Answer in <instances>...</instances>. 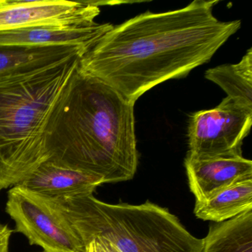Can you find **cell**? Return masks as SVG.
<instances>
[{
    "instance_id": "obj_3",
    "label": "cell",
    "mask_w": 252,
    "mask_h": 252,
    "mask_svg": "<svg viewBox=\"0 0 252 252\" xmlns=\"http://www.w3.org/2000/svg\"><path fill=\"white\" fill-rule=\"evenodd\" d=\"M81 57L0 79V191L48 160L47 123Z\"/></svg>"
},
{
    "instance_id": "obj_7",
    "label": "cell",
    "mask_w": 252,
    "mask_h": 252,
    "mask_svg": "<svg viewBox=\"0 0 252 252\" xmlns=\"http://www.w3.org/2000/svg\"><path fill=\"white\" fill-rule=\"evenodd\" d=\"M101 1L0 0V32L36 27H84L95 23Z\"/></svg>"
},
{
    "instance_id": "obj_2",
    "label": "cell",
    "mask_w": 252,
    "mask_h": 252,
    "mask_svg": "<svg viewBox=\"0 0 252 252\" xmlns=\"http://www.w3.org/2000/svg\"><path fill=\"white\" fill-rule=\"evenodd\" d=\"M135 104L78 65L47 123L48 161L104 184L132 179L138 164Z\"/></svg>"
},
{
    "instance_id": "obj_9",
    "label": "cell",
    "mask_w": 252,
    "mask_h": 252,
    "mask_svg": "<svg viewBox=\"0 0 252 252\" xmlns=\"http://www.w3.org/2000/svg\"><path fill=\"white\" fill-rule=\"evenodd\" d=\"M113 27L95 23L84 27L36 26L0 32V45L45 47L80 45L91 49Z\"/></svg>"
},
{
    "instance_id": "obj_12",
    "label": "cell",
    "mask_w": 252,
    "mask_h": 252,
    "mask_svg": "<svg viewBox=\"0 0 252 252\" xmlns=\"http://www.w3.org/2000/svg\"><path fill=\"white\" fill-rule=\"evenodd\" d=\"M252 210V178L235 183L207 200L195 202L194 214L203 220L221 222Z\"/></svg>"
},
{
    "instance_id": "obj_14",
    "label": "cell",
    "mask_w": 252,
    "mask_h": 252,
    "mask_svg": "<svg viewBox=\"0 0 252 252\" xmlns=\"http://www.w3.org/2000/svg\"><path fill=\"white\" fill-rule=\"evenodd\" d=\"M205 78L222 88L227 97L252 109V49L237 64H223L206 70Z\"/></svg>"
},
{
    "instance_id": "obj_17",
    "label": "cell",
    "mask_w": 252,
    "mask_h": 252,
    "mask_svg": "<svg viewBox=\"0 0 252 252\" xmlns=\"http://www.w3.org/2000/svg\"></svg>"
},
{
    "instance_id": "obj_4",
    "label": "cell",
    "mask_w": 252,
    "mask_h": 252,
    "mask_svg": "<svg viewBox=\"0 0 252 252\" xmlns=\"http://www.w3.org/2000/svg\"><path fill=\"white\" fill-rule=\"evenodd\" d=\"M49 198L84 246L103 237L122 252H201L203 249V239L191 235L167 209L150 201L110 204L94 194Z\"/></svg>"
},
{
    "instance_id": "obj_5",
    "label": "cell",
    "mask_w": 252,
    "mask_h": 252,
    "mask_svg": "<svg viewBox=\"0 0 252 252\" xmlns=\"http://www.w3.org/2000/svg\"><path fill=\"white\" fill-rule=\"evenodd\" d=\"M5 211L31 245L44 252H84L85 246L52 200L20 185L8 191Z\"/></svg>"
},
{
    "instance_id": "obj_8",
    "label": "cell",
    "mask_w": 252,
    "mask_h": 252,
    "mask_svg": "<svg viewBox=\"0 0 252 252\" xmlns=\"http://www.w3.org/2000/svg\"><path fill=\"white\" fill-rule=\"evenodd\" d=\"M184 165L196 202L204 201L235 183L252 178V161L243 156L206 160L186 158Z\"/></svg>"
},
{
    "instance_id": "obj_10",
    "label": "cell",
    "mask_w": 252,
    "mask_h": 252,
    "mask_svg": "<svg viewBox=\"0 0 252 252\" xmlns=\"http://www.w3.org/2000/svg\"><path fill=\"white\" fill-rule=\"evenodd\" d=\"M102 178L83 171L45 161L19 185L49 197L93 194Z\"/></svg>"
},
{
    "instance_id": "obj_15",
    "label": "cell",
    "mask_w": 252,
    "mask_h": 252,
    "mask_svg": "<svg viewBox=\"0 0 252 252\" xmlns=\"http://www.w3.org/2000/svg\"><path fill=\"white\" fill-rule=\"evenodd\" d=\"M84 252H122L111 241L103 237H96L85 246Z\"/></svg>"
},
{
    "instance_id": "obj_13",
    "label": "cell",
    "mask_w": 252,
    "mask_h": 252,
    "mask_svg": "<svg viewBox=\"0 0 252 252\" xmlns=\"http://www.w3.org/2000/svg\"><path fill=\"white\" fill-rule=\"evenodd\" d=\"M201 252H252V210L211 225Z\"/></svg>"
},
{
    "instance_id": "obj_11",
    "label": "cell",
    "mask_w": 252,
    "mask_h": 252,
    "mask_svg": "<svg viewBox=\"0 0 252 252\" xmlns=\"http://www.w3.org/2000/svg\"><path fill=\"white\" fill-rule=\"evenodd\" d=\"M90 50L80 45H0V79L61 64L74 57H83Z\"/></svg>"
},
{
    "instance_id": "obj_6",
    "label": "cell",
    "mask_w": 252,
    "mask_h": 252,
    "mask_svg": "<svg viewBox=\"0 0 252 252\" xmlns=\"http://www.w3.org/2000/svg\"><path fill=\"white\" fill-rule=\"evenodd\" d=\"M252 125V109L225 97L215 108L190 117L187 158L206 160L242 156L243 141Z\"/></svg>"
},
{
    "instance_id": "obj_1",
    "label": "cell",
    "mask_w": 252,
    "mask_h": 252,
    "mask_svg": "<svg viewBox=\"0 0 252 252\" xmlns=\"http://www.w3.org/2000/svg\"><path fill=\"white\" fill-rule=\"evenodd\" d=\"M219 1L194 0L183 8L139 14L112 29L79 60V67L135 101L156 85L209 63L241 27L220 21Z\"/></svg>"
},
{
    "instance_id": "obj_16",
    "label": "cell",
    "mask_w": 252,
    "mask_h": 252,
    "mask_svg": "<svg viewBox=\"0 0 252 252\" xmlns=\"http://www.w3.org/2000/svg\"><path fill=\"white\" fill-rule=\"evenodd\" d=\"M14 232L8 225L0 224V252H9V242Z\"/></svg>"
}]
</instances>
